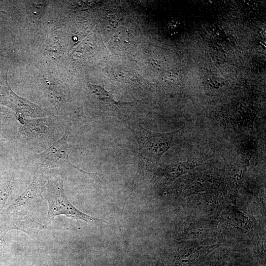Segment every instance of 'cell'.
Here are the masks:
<instances>
[{
    "label": "cell",
    "mask_w": 266,
    "mask_h": 266,
    "mask_svg": "<svg viewBox=\"0 0 266 266\" xmlns=\"http://www.w3.org/2000/svg\"><path fill=\"white\" fill-rule=\"evenodd\" d=\"M0 104L5 105L23 116L39 117L47 115L40 106L18 96L12 90L7 82V71L0 77Z\"/></svg>",
    "instance_id": "11"
},
{
    "label": "cell",
    "mask_w": 266,
    "mask_h": 266,
    "mask_svg": "<svg viewBox=\"0 0 266 266\" xmlns=\"http://www.w3.org/2000/svg\"><path fill=\"white\" fill-rule=\"evenodd\" d=\"M221 172L220 190L227 205H236L238 191L247 170L245 162L239 159H227Z\"/></svg>",
    "instance_id": "9"
},
{
    "label": "cell",
    "mask_w": 266,
    "mask_h": 266,
    "mask_svg": "<svg viewBox=\"0 0 266 266\" xmlns=\"http://www.w3.org/2000/svg\"><path fill=\"white\" fill-rule=\"evenodd\" d=\"M2 115L1 113L0 112V132L1 126H2Z\"/></svg>",
    "instance_id": "20"
},
{
    "label": "cell",
    "mask_w": 266,
    "mask_h": 266,
    "mask_svg": "<svg viewBox=\"0 0 266 266\" xmlns=\"http://www.w3.org/2000/svg\"><path fill=\"white\" fill-rule=\"evenodd\" d=\"M70 130L66 127L62 136L49 148L40 153L33 155L29 159L30 164L34 168V174H42L48 169L59 168L62 169H74L93 178H98L97 173L84 171L72 165L69 159L71 145L67 143Z\"/></svg>",
    "instance_id": "4"
},
{
    "label": "cell",
    "mask_w": 266,
    "mask_h": 266,
    "mask_svg": "<svg viewBox=\"0 0 266 266\" xmlns=\"http://www.w3.org/2000/svg\"><path fill=\"white\" fill-rule=\"evenodd\" d=\"M218 223L217 219H207L189 214L174 222L171 228L172 236L176 240L194 241L201 244L218 235Z\"/></svg>",
    "instance_id": "5"
},
{
    "label": "cell",
    "mask_w": 266,
    "mask_h": 266,
    "mask_svg": "<svg viewBox=\"0 0 266 266\" xmlns=\"http://www.w3.org/2000/svg\"><path fill=\"white\" fill-rule=\"evenodd\" d=\"M10 221L13 230H19L34 240L39 239V233L42 230H66L48 226L35 221L29 214H15Z\"/></svg>",
    "instance_id": "14"
},
{
    "label": "cell",
    "mask_w": 266,
    "mask_h": 266,
    "mask_svg": "<svg viewBox=\"0 0 266 266\" xmlns=\"http://www.w3.org/2000/svg\"><path fill=\"white\" fill-rule=\"evenodd\" d=\"M210 156L201 155L185 162L161 166L155 170L153 180L156 183L168 185L200 166Z\"/></svg>",
    "instance_id": "12"
},
{
    "label": "cell",
    "mask_w": 266,
    "mask_h": 266,
    "mask_svg": "<svg viewBox=\"0 0 266 266\" xmlns=\"http://www.w3.org/2000/svg\"><path fill=\"white\" fill-rule=\"evenodd\" d=\"M14 188L13 180L5 177L0 180V214H1L5 203L11 195Z\"/></svg>",
    "instance_id": "16"
},
{
    "label": "cell",
    "mask_w": 266,
    "mask_h": 266,
    "mask_svg": "<svg viewBox=\"0 0 266 266\" xmlns=\"http://www.w3.org/2000/svg\"><path fill=\"white\" fill-rule=\"evenodd\" d=\"M208 266H220L218 263L215 262H212Z\"/></svg>",
    "instance_id": "19"
},
{
    "label": "cell",
    "mask_w": 266,
    "mask_h": 266,
    "mask_svg": "<svg viewBox=\"0 0 266 266\" xmlns=\"http://www.w3.org/2000/svg\"><path fill=\"white\" fill-rule=\"evenodd\" d=\"M45 183L43 174H34L28 187L1 214L32 215L44 200L43 192Z\"/></svg>",
    "instance_id": "10"
},
{
    "label": "cell",
    "mask_w": 266,
    "mask_h": 266,
    "mask_svg": "<svg viewBox=\"0 0 266 266\" xmlns=\"http://www.w3.org/2000/svg\"><path fill=\"white\" fill-rule=\"evenodd\" d=\"M185 207L189 214L217 219L227 204L218 189L208 190L186 198Z\"/></svg>",
    "instance_id": "8"
},
{
    "label": "cell",
    "mask_w": 266,
    "mask_h": 266,
    "mask_svg": "<svg viewBox=\"0 0 266 266\" xmlns=\"http://www.w3.org/2000/svg\"><path fill=\"white\" fill-rule=\"evenodd\" d=\"M135 135L139 147V161L133 183L138 184L152 164L157 163L162 156L172 147L181 129L170 133L151 131L141 125L130 127Z\"/></svg>",
    "instance_id": "1"
},
{
    "label": "cell",
    "mask_w": 266,
    "mask_h": 266,
    "mask_svg": "<svg viewBox=\"0 0 266 266\" xmlns=\"http://www.w3.org/2000/svg\"><path fill=\"white\" fill-rule=\"evenodd\" d=\"M10 222L4 223L0 225V249L4 248L7 244L5 237L8 231L12 230Z\"/></svg>",
    "instance_id": "17"
},
{
    "label": "cell",
    "mask_w": 266,
    "mask_h": 266,
    "mask_svg": "<svg viewBox=\"0 0 266 266\" xmlns=\"http://www.w3.org/2000/svg\"><path fill=\"white\" fill-rule=\"evenodd\" d=\"M16 118L20 124L22 136L29 140H41L49 136L51 132L50 121L47 118L28 119L20 113H16Z\"/></svg>",
    "instance_id": "13"
},
{
    "label": "cell",
    "mask_w": 266,
    "mask_h": 266,
    "mask_svg": "<svg viewBox=\"0 0 266 266\" xmlns=\"http://www.w3.org/2000/svg\"><path fill=\"white\" fill-rule=\"evenodd\" d=\"M154 266H165V265L162 261L158 260Z\"/></svg>",
    "instance_id": "18"
},
{
    "label": "cell",
    "mask_w": 266,
    "mask_h": 266,
    "mask_svg": "<svg viewBox=\"0 0 266 266\" xmlns=\"http://www.w3.org/2000/svg\"><path fill=\"white\" fill-rule=\"evenodd\" d=\"M38 266H47V265H45V264H40Z\"/></svg>",
    "instance_id": "21"
},
{
    "label": "cell",
    "mask_w": 266,
    "mask_h": 266,
    "mask_svg": "<svg viewBox=\"0 0 266 266\" xmlns=\"http://www.w3.org/2000/svg\"><path fill=\"white\" fill-rule=\"evenodd\" d=\"M64 174H55L45 182L43 197L48 203L47 218L65 215L73 220L87 223H107L104 220L86 214L77 208L68 199L64 188Z\"/></svg>",
    "instance_id": "2"
},
{
    "label": "cell",
    "mask_w": 266,
    "mask_h": 266,
    "mask_svg": "<svg viewBox=\"0 0 266 266\" xmlns=\"http://www.w3.org/2000/svg\"><path fill=\"white\" fill-rule=\"evenodd\" d=\"M217 220L220 243L245 244L252 239L256 222L246 216L236 205H227Z\"/></svg>",
    "instance_id": "3"
},
{
    "label": "cell",
    "mask_w": 266,
    "mask_h": 266,
    "mask_svg": "<svg viewBox=\"0 0 266 266\" xmlns=\"http://www.w3.org/2000/svg\"><path fill=\"white\" fill-rule=\"evenodd\" d=\"M221 172L198 171L187 173L176 179L168 192L176 198H185L220 186Z\"/></svg>",
    "instance_id": "6"
},
{
    "label": "cell",
    "mask_w": 266,
    "mask_h": 266,
    "mask_svg": "<svg viewBox=\"0 0 266 266\" xmlns=\"http://www.w3.org/2000/svg\"><path fill=\"white\" fill-rule=\"evenodd\" d=\"M87 86L91 96L103 105L121 106L133 103V102H125L116 101L112 93L106 90L102 86L90 83H88Z\"/></svg>",
    "instance_id": "15"
},
{
    "label": "cell",
    "mask_w": 266,
    "mask_h": 266,
    "mask_svg": "<svg viewBox=\"0 0 266 266\" xmlns=\"http://www.w3.org/2000/svg\"><path fill=\"white\" fill-rule=\"evenodd\" d=\"M171 244L169 257L172 266H205L209 255L223 245H204L185 240H176Z\"/></svg>",
    "instance_id": "7"
}]
</instances>
